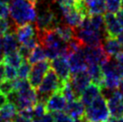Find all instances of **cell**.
<instances>
[{
  "label": "cell",
  "instance_id": "6da1fadb",
  "mask_svg": "<svg viewBox=\"0 0 123 122\" xmlns=\"http://www.w3.org/2000/svg\"><path fill=\"white\" fill-rule=\"evenodd\" d=\"M9 14L16 27L36 20L35 5L29 0H12L9 5Z\"/></svg>",
  "mask_w": 123,
  "mask_h": 122
},
{
  "label": "cell",
  "instance_id": "7a4b0ae2",
  "mask_svg": "<svg viewBox=\"0 0 123 122\" xmlns=\"http://www.w3.org/2000/svg\"><path fill=\"white\" fill-rule=\"evenodd\" d=\"M63 85L64 84L60 81L59 77L55 73L54 70L49 68L36 91L38 102L46 103L49 98L54 92L60 91Z\"/></svg>",
  "mask_w": 123,
  "mask_h": 122
},
{
  "label": "cell",
  "instance_id": "3957f363",
  "mask_svg": "<svg viewBox=\"0 0 123 122\" xmlns=\"http://www.w3.org/2000/svg\"><path fill=\"white\" fill-rule=\"evenodd\" d=\"M110 110L107 101L100 94L90 105L86 106L85 118L87 121L105 122L110 119Z\"/></svg>",
  "mask_w": 123,
  "mask_h": 122
},
{
  "label": "cell",
  "instance_id": "277c9868",
  "mask_svg": "<svg viewBox=\"0 0 123 122\" xmlns=\"http://www.w3.org/2000/svg\"><path fill=\"white\" fill-rule=\"evenodd\" d=\"M75 38L84 46H91V47L102 46L103 40L107 37L105 33L93 30L84 24H81L79 26L75 27Z\"/></svg>",
  "mask_w": 123,
  "mask_h": 122
},
{
  "label": "cell",
  "instance_id": "5b68a950",
  "mask_svg": "<svg viewBox=\"0 0 123 122\" xmlns=\"http://www.w3.org/2000/svg\"><path fill=\"white\" fill-rule=\"evenodd\" d=\"M50 67H51V64L49 59H44L33 64L28 76V81L32 88L37 90L41 85V81L43 80L45 75L47 74V72Z\"/></svg>",
  "mask_w": 123,
  "mask_h": 122
},
{
  "label": "cell",
  "instance_id": "8992f818",
  "mask_svg": "<svg viewBox=\"0 0 123 122\" xmlns=\"http://www.w3.org/2000/svg\"><path fill=\"white\" fill-rule=\"evenodd\" d=\"M58 9L64 23L74 28L79 26L85 18V16L74 6L58 5Z\"/></svg>",
  "mask_w": 123,
  "mask_h": 122
},
{
  "label": "cell",
  "instance_id": "52a82bcc",
  "mask_svg": "<svg viewBox=\"0 0 123 122\" xmlns=\"http://www.w3.org/2000/svg\"><path fill=\"white\" fill-rule=\"evenodd\" d=\"M50 64H51L52 69L58 75L60 81L63 84L69 81L70 76H71V72H70L68 56L60 55L57 58H55L54 59H52Z\"/></svg>",
  "mask_w": 123,
  "mask_h": 122
},
{
  "label": "cell",
  "instance_id": "ba28073f",
  "mask_svg": "<svg viewBox=\"0 0 123 122\" xmlns=\"http://www.w3.org/2000/svg\"><path fill=\"white\" fill-rule=\"evenodd\" d=\"M83 53L86 58L87 64H98L101 65L107 61L111 57L105 53L102 46L91 47V46H84Z\"/></svg>",
  "mask_w": 123,
  "mask_h": 122
},
{
  "label": "cell",
  "instance_id": "9c48e42d",
  "mask_svg": "<svg viewBox=\"0 0 123 122\" xmlns=\"http://www.w3.org/2000/svg\"><path fill=\"white\" fill-rule=\"evenodd\" d=\"M69 83L71 85L72 88L74 89L75 94L80 99V96L84 90L91 84V78H90L88 72L86 70V71L79 72V73L71 75Z\"/></svg>",
  "mask_w": 123,
  "mask_h": 122
},
{
  "label": "cell",
  "instance_id": "30bf717a",
  "mask_svg": "<svg viewBox=\"0 0 123 122\" xmlns=\"http://www.w3.org/2000/svg\"><path fill=\"white\" fill-rule=\"evenodd\" d=\"M15 33L21 45H24L32 40L38 39V29L36 25H33L31 23L18 26Z\"/></svg>",
  "mask_w": 123,
  "mask_h": 122
},
{
  "label": "cell",
  "instance_id": "8fae6325",
  "mask_svg": "<svg viewBox=\"0 0 123 122\" xmlns=\"http://www.w3.org/2000/svg\"><path fill=\"white\" fill-rule=\"evenodd\" d=\"M84 47V46H83ZM68 59L69 67H70V72L71 75L76 74L79 72L86 71L87 69L88 64L86 60V58L83 53V48L79 50L70 53L68 55Z\"/></svg>",
  "mask_w": 123,
  "mask_h": 122
},
{
  "label": "cell",
  "instance_id": "7c38bea8",
  "mask_svg": "<svg viewBox=\"0 0 123 122\" xmlns=\"http://www.w3.org/2000/svg\"><path fill=\"white\" fill-rule=\"evenodd\" d=\"M107 101L110 114L113 118H120L123 116V97L119 90L114 92Z\"/></svg>",
  "mask_w": 123,
  "mask_h": 122
},
{
  "label": "cell",
  "instance_id": "4fadbf2b",
  "mask_svg": "<svg viewBox=\"0 0 123 122\" xmlns=\"http://www.w3.org/2000/svg\"><path fill=\"white\" fill-rule=\"evenodd\" d=\"M104 24L107 36L117 37L123 30L122 25L120 24L118 18L113 13L108 12L104 15Z\"/></svg>",
  "mask_w": 123,
  "mask_h": 122
},
{
  "label": "cell",
  "instance_id": "5bb4252c",
  "mask_svg": "<svg viewBox=\"0 0 123 122\" xmlns=\"http://www.w3.org/2000/svg\"><path fill=\"white\" fill-rule=\"evenodd\" d=\"M67 104H68V102L60 91L54 92L45 103L46 110L49 112L63 111L65 110Z\"/></svg>",
  "mask_w": 123,
  "mask_h": 122
},
{
  "label": "cell",
  "instance_id": "9a60e30c",
  "mask_svg": "<svg viewBox=\"0 0 123 122\" xmlns=\"http://www.w3.org/2000/svg\"><path fill=\"white\" fill-rule=\"evenodd\" d=\"M102 47H103V50L105 51V53L111 58H114L120 52L123 50V48L120 41H118L116 37H107L103 40V43H102Z\"/></svg>",
  "mask_w": 123,
  "mask_h": 122
},
{
  "label": "cell",
  "instance_id": "2e32d148",
  "mask_svg": "<svg viewBox=\"0 0 123 122\" xmlns=\"http://www.w3.org/2000/svg\"><path fill=\"white\" fill-rule=\"evenodd\" d=\"M85 107L86 106L81 102V100L77 99L73 102H68V104L66 106L65 111L73 119H81V118L85 117V111H86Z\"/></svg>",
  "mask_w": 123,
  "mask_h": 122
},
{
  "label": "cell",
  "instance_id": "e0dca14e",
  "mask_svg": "<svg viewBox=\"0 0 123 122\" xmlns=\"http://www.w3.org/2000/svg\"><path fill=\"white\" fill-rule=\"evenodd\" d=\"M101 94V87L94 83H92L86 87L80 96L81 102L85 106H88Z\"/></svg>",
  "mask_w": 123,
  "mask_h": 122
},
{
  "label": "cell",
  "instance_id": "ac0fdd59",
  "mask_svg": "<svg viewBox=\"0 0 123 122\" xmlns=\"http://www.w3.org/2000/svg\"><path fill=\"white\" fill-rule=\"evenodd\" d=\"M3 48L5 54H8L14 51H17L18 48L20 47L19 41L17 39L15 32H8L3 36Z\"/></svg>",
  "mask_w": 123,
  "mask_h": 122
},
{
  "label": "cell",
  "instance_id": "d6986e66",
  "mask_svg": "<svg viewBox=\"0 0 123 122\" xmlns=\"http://www.w3.org/2000/svg\"><path fill=\"white\" fill-rule=\"evenodd\" d=\"M86 71L88 72L91 81L92 83L99 85L100 87H102L103 85V81H104V76L102 70L101 66L98 64H89L87 67Z\"/></svg>",
  "mask_w": 123,
  "mask_h": 122
},
{
  "label": "cell",
  "instance_id": "ffe728a7",
  "mask_svg": "<svg viewBox=\"0 0 123 122\" xmlns=\"http://www.w3.org/2000/svg\"><path fill=\"white\" fill-rule=\"evenodd\" d=\"M17 112L16 107L13 103L8 102L6 104L0 107V122L13 121Z\"/></svg>",
  "mask_w": 123,
  "mask_h": 122
},
{
  "label": "cell",
  "instance_id": "44dd1931",
  "mask_svg": "<svg viewBox=\"0 0 123 122\" xmlns=\"http://www.w3.org/2000/svg\"><path fill=\"white\" fill-rule=\"evenodd\" d=\"M55 30L57 31V33L66 42H68L69 41H71L72 39H74L75 37V28L72 27V26H70V25H68V24H62V23H60L56 27Z\"/></svg>",
  "mask_w": 123,
  "mask_h": 122
},
{
  "label": "cell",
  "instance_id": "7402d4cb",
  "mask_svg": "<svg viewBox=\"0 0 123 122\" xmlns=\"http://www.w3.org/2000/svg\"><path fill=\"white\" fill-rule=\"evenodd\" d=\"M44 59H47L45 49L41 44H39L34 49H32V50H31V54H30L27 60L29 61L30 64L33 65L39 62V61L44 60Z\"/></svg>",
  "mask_w": 123,
  "mask_h": 122
},
{
  "label": "cell",
  "instance_id": "603a6c76",
  "mask_svg": "<svg viewBox=\"0 0 123 122\" xmlns=\"http://www.w3.org/2000/svg\"><path fill=\"white\" fill-rule=\"evenodd\" d=\"M24 60L25 59L22 58V56L19 54L18 51H14V52H11L8 54H5L3 62L6 65H9L15 68H18Z\"/></svg>",
  "mask_w": 123,
  "mask_h": 122
},
{
  "label": "cell",
  "instance_id": "cb8c5ba5",
  "mask_svg": "<svg viewBox=\"0 0 123 122\" xmlns=\"http://www.w3.org/2000/svg\"><path fill=\"white\" fill-rule=\"evenodd\" d=\"M16 25L12 20L7 18H0V37H3L8 32H15Z\"/></svg>",
  "mask_w": 123,
  "mask_h": 122
},
{
  "label": "cell",
  "instance_id": "d4e9b609",
  "mask_svg": "<svg viewBox=\"0 0 123 122\" xmlns=\"http://www.w3.org/2000/svg\"><path fill=\"white\" fill-rule=\"evenodd\" d=\"M89 14H103L106 10L105 0H94L90 3H87Z\"/></svg>",
  "mask_w": 123,
  "mask_h": 122
},
{
  "label": "cell",
  "instance_id": "484cf974",
  "mask_svg": "<svg viewBox=\"0 0 123 122\" xmlns=\"http://www.w3.org/2000/svg\"><path fill=\"white\" fill-rule=\"evenodd\" d=\"M60 92H61V93L66 98V100H67L68 102H73V101H75V100L79 99L78 97H77V95L75 94L74 89L72 88V86H71V85H70L69 81L65 83L64 85H62L61 89H60Z\"/></svg>",
  "mask_w": 123,
  "mask_h": 122
},
{
  "label": "cell",
  "instance_id": "4316f807",
  "mask_svg": "<svg viewBox=\"0 0 123 122\" xmlns=\"http://www.w3.org/2000/svg\"><path fill=\"white\" fill-rule=\"evenodd\" d=\"M31 65L28 60H24L23 63L20 65V67L17 68L18 78L21 79H28L30 71H31Z\"/></svg>",
  "mask_w": 123,
  "mask_h": 122
},
{
  "label": "cell",
  "instance_id": "83f0119b",
  "mask_svg": "<svg viewBox=\"0 0 123 122\" xmlns=\"http://www.w3.org/2000/svg\"><path fill=\"white\" fill-rule=\"evenodd\" d=\"M14 90V81H11L8 79H5L4 81L0 83V93H3L5 95H8L10 92Z\"/></svg>",
  "mask_w": 123,
  "mask_h": 122
},
{
  "label": "cell",
  "instance_id": "f1b7e54d",
  "mask_svg": "<svg viewBox=\"0 0 123 122\" xmlns=\"http://www.w3.org/2000/svg\"><path fill=\"white\" fill-rule=\"evenodd\" d=\"M106 10L111 13H118L121 8V0H105Z\"/></svg>",
  "mask_w": 123,
  "mask_h": 122
},
{
  "label": "cell",
  "instance_id": "f546056e",
  "mask_svg": "<svg viewBox=\"0 0 123 122\" xmlns=\"http://www.w3.org/2000/svg\"><path fill=\"white\" fill-rule=\"evenodd\" d=\"M32 111H33V119H41V118H42L46 114V112H47L45 103L37 102L33 106Z\"/></svg>",
  "mask_w": 123,
  "mask_h": 122
},
{
  "label": "cell",
  "instance_id": "4dcf8cb0",
  "mask_svg": "<svg viewBox=\"0 0 123 122\" xmlns=\"http://www.w3.org/2000/svg\"><path fill=\"white\" fill-rule=\"evenodd\" d=\"M52 113L54 116V122H73V119L66 112L55 111Z\"/></svg>",
  "mask_w": 123,
  "mask_h": 122
},
{
  "label": "cell",
  "instance_id": "1f68e13d",
  "mask_svg": "<svg viewBox=\"0 0 123 122\" xmlns=\"http://www.w3.org/2000/svg\"><path fill=\"white\" fill-rule=\"evenodd\" d=\"M18 77L17 70L16 68L9 66V65H6V79L14 81Z\"/></svg>",
  "mask_w": 123,
  "mask_h": 122
},
{
  "label": "cell",
  "instance_id": "d6a6232c",
  "mask_svg": "<svg viewBox=\"0 0 123 122\" xmlns=\"http://www.w3.org/2000/svg\"><path fill=\"white\" fill-rule=\"evenodd\" d=\"M9 14V6L8 4L0 1V18H8Z\"/></svg>",
  "mask_w": 123,
  "mask_h": 122
},
{
  "label": "cell",
  "instance_id": "836d02e7",
  "mask_svg": "<svg viewBox=\"0 0 123 122\" xmlns=\"http://www.w3.org/2000/svg\"><path fill=\"white\" fill-rule=\"evenodd\" d=\"M13 122H31V119H28V118H25V117L22 116L21 114H19L17 112V114L14 117Z\"/></svg>",
  "mask_w": 123,
  "mask_h": 122
},
{
  "label": "cell",
  "instance_id": "e575fe53",
  "mask_svg": "<svg viewBox=\"0 0 123 122\" xmlns=\"http://www.w3.org/2000/svg\"><path fill=\"white\" fill-rule=\"evenodd\" d=\"M6 79V64L0 62V83Z\"/></svg>",
  "mask_w": 123,
  "mask_h": 122
},
{
  "label": "cell",
  "instance_id": "d590c367",
  "mask_svg": "<svg viewBox=\"0 0 123 122\" xmlns=\"http://www.w3.org/2000/svg\"><path fill=\"white\" fill-rule=\"evenodd\" d=\"M42 119H43L44 122H54V116H53V113H52V112L47 111L46 114L42 117Z\"/></svg>",
  "mask_w": 123,
  "mask_h": 122
},
{
  "label": "cell",
  "instance_id": "8d00e7d4",
  "mask_svg": "<svg viewBox=\"0 0 123 122\" xmlns=\"http://www.w3.org/2000/svg\"><path fill=\"white\" fill-rule=\"evenodd\" d=\"M114 58H115V59H116L117 62H118V64L120 65V67L122 68V70H123V50L121 51V52H120V53L117 55L116 57H114Z\"/></svg>",
  "mask_w": 123,
  "mask_h": 122
},
{
  "label": "cell",
  "instance_id": "74e56055",
  "mask_svg": "<svg viewBox=\"0 0 123 122\" xmlns=\"http://www.w3.org/2000/svg\"><path fill=\"white\" fill-rule=\"evenodd\" d=\"M4 57H5V51L3 48V39L0 37V62H3Z\"/></svg>",
  "mask_w": 123,
  "mask_h": 122
},
{
  "label": "cell",
  "instance_id": "f35d334b",
  "mask_svg": "<svg viewBox=\"0 0 123 122\" xmlns=\"http://www.w3.org/2000/svg\"><path fill=\"white\" fill-rule=\"evenodd\" d=\"M7 102H8V100H7L6 95L3 94V93H0V107H2L5 104H6Z\"/></svg>",
  "mask_w": 123,
  "mask_h": 122
},
{
  "label": "cell",
  "instance_id": "ab89813d",
  "mask_svg": "<svg viewBox=\"0 0 123 122\" xmlns=\"http://www.w3.org/2000/svg\"><path fill=\"white\" fill-rule=\"evenodd\" d=\"M116 16H117V18H118L119 22H120V24L122 25V27H123V9L120 10L118 13H117Z\"/></svg>",
  "mask_w": 123,
  "mask_h": 122
},
{
  "label": "cell",
  "instance_id": "60d3db41",
  "mask_svg": "<svg viewBox=\"0 0 123 122\" xmlns=\"http://www.w3.org/2000/svg\"><path fill=\"white\" fill-rule=\"evenodd\" d=\"M105 122H123V116L120 117V118H113V117H111V119H109Z\"/></svg>",
  "mask_w": 123,
  "mask_h": 122
},
{
  "label": "cell",
  "instance_id": "b9f144b4",
  "mask_svg": "<svg viewBox=\"0 0 123 122\" xmlns=\"http://www.w3.org/2000/svg\"><path fill=\"white\" fill-rule=\"evenodd\" d=\"M117 39H118V41H120V43L121 44V46L123 48V30L117 36Z\"/></svg>",
  "mask_w": 123,
  "mask_h": 122
},
{
  "label": "cell",
  "instance_id": "7bdbcfd3",
  "mask_svg": "<svg viewBox=\"0 0 123 122\" xmlns=\"http://www.w3.org/2000/svg\"><path fill=\"white\" fill-rule=\"evenodd\" d=\"M119 91H120V92L121 93V95H122L123 97V78L121 79L120 85H119Z\"/></svg>",
  "mask_w": 123,
  "mask_h": 122
},
{
  "label": "cell",
  "instance_id": "ee69618b",
  "mask_svg": "<svg viewBox=\"0 0 123 122\" xmlns=\"http://www.w3.org/2000/svg\"><path fill=\"white\" fill-rule=\"evenodd\" d=\"M87 120H86V119L84 117V118H81V119H75L73 122H86Z\"/></svg>",
  "mask_w": 123,
  "mask_h": 122
},
{
  "label": "cell",
  "instance_id": "f6af8a7d",
  "mask_svg": "<svg viewBox=\"0 0 123 122\" xmlns=\"http://www.w3.org/2000/svg\"><path fill=\"white\" fill-rule=\"evenodd\" d=\"M31 122H44V121H43L42 118H41V119H31Z\"/></svg>",
  "mask_w": 123,
  "mask_h": 122
},
{
  "label": "cell",
  "instance_id": "bcb514c9",
  "mask_svg": "<svg viewBox=\"0 0 123 122\" xmlns=\"http://www.w3.org/2000/svg\"><path fill=\"white\" fill-rule=\"evenodd\" d=\"M1 2H4V3H6V4H9L10 3V0H0Z\"/></svg>",
  "mask_w": 123,
  "mask_h": 122
},
{
  "label": "cell",
  "instance_id": "7dc6e473",
  "mask_svg": "<svg viewBox=\"0 0 123 122\" xmlns=\"http://www.w3.org/2000/svg\"><path fill=\"white\" fill-rule=\"evenodd\" d=\"M86 3H90V2H92V1H94V0H86Z\"/></svg>",
  "mask_w": 123,
  "mask_h": 122
},
{
  "label": "cell",
  "instance_id": "c3c4849f",
  "mask_svg": "<svg viewBox=\"0 0 123 122\" xmlns=\"http://www.w3.org/2000/svg\"><path fill=\"white\" fill-rule=\"evenodd\" d=\"M121 8L123 9V0H121Z\"/></svg>",
  "mask_w": 123,
  "mask_h": 122
},
{
  "label": "cell",
  "instance_id": "681fc988",
  "mask_svg": "<svg viewBox=\"0 0 123 122\" xmlns=\"http://www.w3.org/2000/svg\"><path fill=\"white\" fill-rule=\"evenodd\" d=\"M88 122H93V121H88Z\"/></svg>",
  "mask_w": 123,
  "mask_h": 122
},
{
  "label": "cell",
  "instance_id": "f907efd6",
  "mask_svg": "<svg viewBox=\"0 0 123 122\" xmlns=\"http://www.w3.org/2000/svg\"><path fill=\"white\" fill-rule=\"evenodd\" d=\"M9 122H13V121H9Z\"/></svg>",
  "mask_w": 123,
  "mask_h": 122
}]
</instances>
